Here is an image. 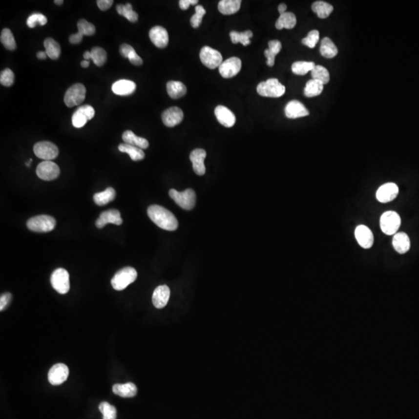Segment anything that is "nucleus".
Returning a JSON list of instances; mask_svg holds the SVG:
<instances>
[{
    "mask_svg": "<svg viewBox=\"0 0 419 419\" xmlns=\"http://www.w3.org/2000/svg\"><path fill=\"white\" fill-rule=\"evenodd\" d=\"M147 215L157 226L164 230H175L179 226L173 213L159 205H151L147 208Z\"/></svg>",
    "mask_w": 419,
    "mask_h": 419,
    "instance_id": "1",
    "label": "nucleus"
},
{
    "mask_svg": "<svg viewBox=\"0 0 419 419\" xmlns=\"http://www.w3.org/2000/svg\"><path fill=\"white\" fill-rule=\"evenodd\" d=\"M138 277V272L133 267H125L119 270L111 279V285L116 291H123Z\"/></svg>",
    "mask_w": 419,
    "mask_h": 419,
    "instance_id": "2",
    "label": "nucleus"
},
{
    "mask_svg": "<svg viewBox=\"0 0 419 419\" xmlns=\"http://www.w3.org/2000/svg\"><path fill=\"white\" fill-rule=\"evenodd\" d=\"M285 92V86L277 79H270L262 82L257 86V93L264 97L278 98L282 97Z\"/></svg>",
    "mask_w": 419,
    "mask_h": 419,
    "instance_id": "3",
    "label": "nucleus"
},
{
    "mask_svg": "<svg viewBox=\"0 0 419 419\" xmlns=\"http://www.w3.org/2000/svg\"><path fill=\"white\" fill-rule=\"evenodd\" d=\"M56 221L53 217L49 215H38L31 217L27 221V226L29 230L34 232H49L54 230Z\"/></svg>",
    "mask_w": 419,
    "mask_h": 419,
    "instance_id": "4",
    "label": "nucleus"
},
{
    "mask_svg": "<svg viewBox=\"0 0 419 419\" xmlns=\"http://www.w3.org/2000/svg\"><path fill=\"white\" fill-rule=\"evenodd\" d=\"M169 196L178 206L186 210L193 209L196 204V193L192 189H187L183 192H179L174 189H170Z\"/></svg>",
    "mask_w": 419,
    "mask_h": 419,
    "instance_id": "5",
    "label": "nucleus"
},
{
    "mask_svg": "<svg viewBox=\"0 0 419 419\" xmlns=\"http://www.w3.org/2000/svg\"><path fill=\"white\" fill-rule=\"evenodd\" d=\"M401 223L400 216L395 211H387L380 217V229L384 234L393 235L397 234Z\"/></svg>",
    "mask_w": 419,
    "mask_h": 419,
    "instance_id": "6",
    "label": "nucleus"
},
{
    "mask_svg": "<svg viewBox=\"0 0 419 419\" xmlns=\"http://www.w3.org/2000/svg\"><path fill=\"white\" fill-rule=\"evenodd\" d=\"M86 89L84 84H76L68 88L64 94V102L68 107L80 105L85 99Z\"/></svg>",
    "mask_w": 419,
    "mask_h": 419,
    "instance_id": "7",
    "label": "nucleus"
},
{
    "mask_svg": "<svg viewBox=\"0 0 419 419\" xmlns=\"http://www.w3.org/2000/svg\"><path fill=\"white\" fill-rule=\"evenodd\" d=\"M51 286L54 289L61 293L65 294L70 289L69 274L64 269H57L51 276Z\"/></svg>",
    "mask_w": 419,
    "mask_h": 419,
    "instance_id": "8",
    "label": "nucleus"
},
{
    "mask_svg": "<svg viewBox=\"0 0 419 419\" xmlns=\"http://www.w3.org/2000/svg\"><path fill=\"white\" fill-rule=\"evenodd\" d=\"M200 58L201 63L210 69H214L217 67L219 68L220 65L223 63V57L219 51L208 46L201 48Z\"/></svg>",
    "mask_w": 419,
    "mask_h": 419,
    "instance_id": "9",
    "label": "nucleus"
},
{
    "mask_svg": "<svg viewBox=\"0 0 419 419\" xmlns=\"http://www.w3.org/2000/svg\"><path fill=\"white\" fill-rule=\"evenodd\" d=\"M34 154L39 159L44 161H51L59 155V147L51 142H40L34 146Z\"/></svg>",
    "mask_w": 419,
    "mask_h": 419,
    "instance_id": "10",
    "label": "nucleus"
},
{
    "mask_svg": "<svg viewBox=\"0 0 419 419\" xmlns=\"http://www.w3.org/2000/svg\"><path fill=\"white\" fill-rule=\"evenodd\" d=\"M36 173L41 180L51 181L59 177L60 168L52 161H43L37 167Z\"/></svg>",
    "mask_w": 419,
    "mask_h": 419,
    "instance_id": "11",
    "label": "nucleus"
},
{
    "mask_svg": "<svg viewBox=\"0 0 419 419\" xmlns=\"http://www.w3.org/2000/svg\"><path fill=\"white\" fill-rule=\"evenodd\" d=\"M94 116L95 110L93 106L89 105L80 106L72 115V125L76 128H81L87 123V121L93 119Z\"/></svg>",
    "mask_w": 419,
    "mask_h": 419,
    "instance_id": "12",
    "label": "nucleus"
},
{
    "mask_svg": "<svg viewBox=\"0 0 419 419\" xmlns=\"http://www.w3.org/2000/svg\"><path fill=\"white\" fill-rule=\"evenodd\" d=\"M242 68L241 59L232 57L227 59L219 66V72L221 76L225 79H230L239 73Z\"/></svg>",
    "mask_w": 419,
    "mask_h": 419,
    "instance_id": "13",
    "label": "nucleus"
},
{
    "mask_svg": "<svg viewBox=\"0 0 419 419\" xmlns=\"http://www.w3.org/2000/svg\"><path fill=\"white\" fill-rule=\"evenodd\" d=\"M69 370L68 366L63 363H58L51 367L48 373V380L52 385H60L66 381Z\"/></svg>",
    "mask_w": 419,
    "mask_h": 419,
    "instance_id": "14",
    "label": "nucleus"
},
{
    "mask_svg": "<svg viewBox=\"0 0 419 419\" xmlns=\"http://www.w3.org/2000/svg\"><path fill=\"white\" fill-rule=\"evenodd\" d=\"M123 223L121 213L116 209H110L100 213V217L96 221V226L98 229H103L107 224L121 225Z\"/></svg>",
    "mask_w": 419,
    "mask_h": 419,
    "instance_id": "15",
    "label": "nucleus"
},
{
    "mask_svg": "<svg viewBox=\"0 0 419 419\" xmlns=\"http://www.w3.org/2000/svg\"><path fill=\"white\" fill-rule=\"evenodd\" d=\"M399 193V188L394 183L383 184L377 192V199L380 203H389L396 198Z\"/></svg>",
    "mask_w": 419,
    "mask_h": 419,
    "instance_id": "16",
    "label": "nucleus"
},
{
    "mask_svg": "<svg viewBox=\"0 0 419 419\" xmlns=\"http://www.w3.org/2000/svg\"><path fill=\"white\" fill-rule=\"evenodd\" d=\"M184 114L180 108L176 106L168 108L162 114L163 124L168 127H173L183 121Z\"/></svg>",
    "mask_w": 419,
    "mask_h": 419,
    "instance_id": "17",
    "label": "nucleus"
},
{
    "mask_svg": "<svg viewBox=\"0 0 419 419\" xmlns=\"http://www.w3.org/2000/svg\"><path fill=\"white\" fill-rule=\"evenodd\" d=\"M206 151L202 148L193 150L189 155V159L193 163V168L195 173L198 176H204L206 172V167L204 160L206 159Z\"/></svg>",
    "mask_w": 419,
    "mask_h": 419,
    "instance_id": "18",
    "label": "nucleus"
},
{
    "mask_svg": "<svg viewBox=\"0 0 419 419\" xmlns=\"http://www.w3.org/2000/svg\"><path fill=\"white\" fill-rule=\"evenodd\" d=\"M355 236L359 246L363 249H370L374 245V234L368 227L365 225L357 226Z\"/></svg>",
    "mask_w": 419,
    "mask_h": 419,
    "instance_id": "19",
    "label": "nucleus"
},
{
    "mask_svg": "<svg viewBox=\"0 0 419 419\" xmlns=\"http://www.w3.org/2000/svg\"><path fill=\"white\" fill-rule=\"evenodd\" d=\"M286 117L290 119H296L300 117H307L309 115V111L302 103L297 100H292L288 103L286 106L285 110Z\"/></svg>",
    "mask_w": 419,
    "mask_h": 419,
    "instance_id": "20",
    "label": "nucleus"
},
{
    "mask_svg": "<svg viewBox=\"0 0 419 419\" xmlns=\"http://www.w3.org/2000/svg\"><path fill=\"white\" fill-rule=\"evenodd\" d=\"M151 42L159 48L167 47L168 43V34L164 27L160 26L152 27L149 31Z\"/></svg>",
    "mask_w": 419,
    "mask_h": 419,
    "instance_id": "21",
    "label": "nucleus"
},
{
    "mask_svg": "<svg viewBox=\"0 0 419 419\" xmlns=\"http://www.w3.org/2000/svg\"><path fill=\"white\" fill-rule=\"evenodd\" d=\"M217 121L225 127H231L234 126L236 121V117L231 110H229L225 106H217L214 110Z\"/></svg>",
    "mask_w": 419,
    "mask_h": 419,
    "instance_id": "22",
    "label": "nucleus"
},
{
    "mask_svg": "<svg viewBox=\"0 0 419 419\" xmlns=\"http://www.w3.org/2000/svg\"><path fill=\"white\" fill-rule=\"evenodd\" d=\"M170 290L168 286L162 285L157 287L152 295V303L158 309L165 308L169 300Z\"/></svg>",
    "mask_w": 419,
    "mask_h": 419,
    "instance_id": "23",
    "label": "nucleus"
},
{
    "mask_svg": "<svg viewBox=\"0 0 419 419\" xmlns=\"http://www.w3.org/2000/svg\"><path fill=\"white\" fill-rule=\"evenodd\" d=\"M135 89L136 84L130 80H118L112 85L113 93L118 96H130L135 92Z\"/></svg>",
    "mask_w": 419,
    "mask_h": 419,
    "instance_id": "24",
    "label": "nucleus"
},
{
    "mask_svg": "<svg viewBox=\"0 0 419 419\" xmlns=\"http://www.w3.org/2000/svg\"><path fill=\"white\" fill-rule=\"evenodd\" d=\"M393 246L399 254H405L411 248V241L408 234L404 232L397 233L393 238Z\"/></svg>",
    "mask_w": 419,
    "mask_h": 419,
    "instance_id": "25",
    "label": "nucleus"
},
{
    "mask_svg": "<svg viewBox=\"0 0 419 419\" xmlns=\"http://www.w3.org/2000/svg\"><path fill=\"white\" fill-rule=\"evenodd\" d=\"M122 138L125 144L130 145L139 147L141 149H147L149 143L146 138H141L137 136L136 134L132 132L131 130H126L122 135Z\"/></svg>",
    "mask_w": 419,
    "mask_h": 419,
    "instance_id": "26",
    "label": "nucleus"
},
{
    "mask_svg": "<svg viewBox=\"0 0 419 419\" xmlns=\"http://www.w3.org/2000/svg\"><path fill=\"white\" fill-rule=\"evenodd\" d=\"M113 392L122 398H133L137 395L138 389L133 383H126L125 384L117 383L113 386Z\"/></svg>",
    "mask_w": 419,
    "mask_h": 419,
    "instance_id": "27",
    "label": "nucleus"
},
{
    "mask_svg": "<svg viewBox=\"0 0 419 419\" xmlns=\"http://www.w3.org/2000/svg\"><path fill=\"white\" fill-rule=\"evenodd\" d=\"M241 3V0H221L218 3V10L224 15H231L240 10Z\"/></svg>",
    "mask_w": 419,
    "mask_h": 419,
    "instance_id": "28",
    "label": "nucleus"
},
{
    "mask_svg": "<svg viewBox=\"0 0 419 419\" xmlns=\"http://www.w3.org/2000/svg\"><path fill=\"white\" fill-rule=\"evenodd\" d=\"M167 93L172 99H180L187 93V87L181 82L169 81L167 85Z\"/></svg>",
    "mask_w": 419,
    "mask_h": 419,
    "instance_id": "29",
    "label": "nucleus"
},
{
    "mask_svg": "<svg viewBox=\"0 0 419 419\" xmlns=\"http://www.w3.org/2000/svg\"><path fill=\"white\" fill-rule=\"evenodd\" d=\"M116 196L115 189L112 187H108L105 190L100 193H95L93 196V200L95 204H97L99 206H104L108 203L111 202Z\"/></svg>",
    "mask_w": 419,
    "mask_h": 419,
    "instance_id": "30",
    "label": "nucleus"
},
{
    "mask_svg": "<svg viewBox=\"0 0 419 419\" xmlns=\"http://www.w3.org/2000/svg\"><path fill=\"white\" fill-rule=\"evenodd\" d=\"M269 48L265 51V56L267 59V64L272 67L275 64V58L279 53L282 48V43L279 41H270L269 42Z\"/></svg>",
    "mask_w": 419,
    "mask_h": 419,
    "instance_id": "31",
    "label": "nucleus"
},
{
    "mask_svg": "<svg viewBox=\"0 0 419 419\" xmlns=\"http://www.w3.org/2000/svg\"><path fill=\"white\" fill-rule=\"evenodd\" d=\"M296 24V18L294 14L291 12H286L285 14L279 16L276 22V27L278 30L282 29H293Z\"/></svg>",
    "mask_w": 419,
    "mask_h": 419,
    "instance_id": "32",
    "label": "nucleus"
},
{
    "mask_svg": "<svg viewBox=\"0 0 419 419\" xmlns=\"http://www.w3.org/2000/svg\"><path fill=\"white\" fill-rule=\"evenodd\" d=\"M320 52L326 59H333L338 54V48L330 38H325L321 41Z\"/></svg>",
    "mask_w": 419,
    "mask_h": 419,
    "instance_id": "33",
    "label": "nucleus"
},
{
    "mask_svg": "<svg viewBox=\"0 0 419 419\" xmlns=\"http://www.w3.org/2000/svg\"><path fill=\"white\" fill-rule=\"evenodd\" d=\"M118 149L123 153L128 154L130 159H132L133 161L142 160L146 156L143 150L141 149L139 147H135V146L127 145V144H121L118 146Z\"/></svg>",
    "mask_w": 419,
    "mask_h": 419,
    "instance_id": "34",
    "label": "nucleus"
},
{
    "mask_svg": "<svg viewBox=\"0 0 419 419\" xmlns=\"http://www.w3.org/2000/svg\"><path fill=\"white\" fill-rule=\"evenodd\" d=\"M43 45L45 47L46 53L50 59L52 60L59 59L61 55V47L56 41L54 40L53 38H46Z\"/></svg>",
    "mask_w": 419,
    "mask_h": 419,
    "instance_id": "35",
    "label": "nucleus"
},
{
    "mask_svg": "<svg viewBox=\"0 0 419 419\" xmlns=\"http://www.w3.org/2000/svg\"><path fill=\"white\" fill-rule=\"evenodd\" d=\"M312 9L321 19H325L329 17L333 11V6L324 1H316L314 2L312 4Z\"/></svg>",
    "mask_w": 419,
    "mask_h": 419,
    "instance_id": "36",
    "label": "nucleus"
},
{
    "mask_svg": "<svg viewBox=\"0 0 419 419\" xmlns=\"http://www.w3.org/2000/svg\"><path fill=\"white\" fill-rule=\"evenodd\" d=\"M324 89V84L318 80H309L307 83L306 86L304 88V95L308 97H317L322 93Z\"/></svg>",
    "mask_w": 419,
    "mask_h": 419,
    "instance_id": "37",
    "label": "nucleus"
},
{
    "mask_svg": "<svg viewBox=\"0 0 419 419\" xmlns=\"http://www.w3.org/2000/svg\"><path fill=\"white\" fill-rule=\"evenodd\" d=\"M117 11L121 16H123L131 23H135L138 20V14L133 10L132 5L126 3L120 4L117 6Z\"/></svg>",
    "mask_w": 419,
    "mask_h": 419,
    "instance_id": "38",
    "label": "nucleus"
},
{
    "mask_svg": "<svg viewBox=\"0 0 419 419\" xmlns=\"http://www.w3.org/2000/svg\"><path fill=\"white\" fill-rule=\"evenodd\" d=\"M253 34L251 30H246L244 32L231 31L230 33V38L233 43H241L242 45L247 46L251 43L250 38H252Z\"/></svg>",
    "mask_w": 419,
    "mask_h": 419,
    "instance_id": "39",
    "label": "nucleus"
},
{
    "mask_svg": "<svg viewBox=\"0 0 419 419\" xmlns=\"http://www.w3.org/2000/svg\"><path fill=\"white\" fill-rule=\"evenodd\" d=\"M316 64L312 62H302L299 61L292 64V72L298 76H304L308 72H312Z\"/></svg>",
    "mask_w": 419,
    "mask_h": 419,
    "instance_id": "40",
    "label": "nucleus"
},
{
    "mask_svg": "<svg viewBox=\"0 0 419 419\" xmlns=\"http://www.w3.org/2000/svg\"><path fill=\"white\" fill-rule=\"evenodd\" d=\"M0 41H1L2 45L6 47V49L14 51L17 48L15 38H14V34L10 29L5 28L2 30L1 36H0Z\"/></svg>",
    "mask_w": 419,
    "mask_h": 419,
    "instance_id": "41",
    "label": "nucleus"
},
{
    "mask_svg": "<svg viewBox=\"0 0 419 419\" xmlns=\"http://www.w3.org/2000/svg\"><path fill=\"white\" fill-rule=\"evenodd\" d=\"M91 52V59L93 60V63L99 67H102L104 64L106 63V59H107V55L104 48L100 47H93Z\"/></svg>",
    "mask_w": 419,
    "mask_h": 419,
    "instance_id": "42",
    "label": "nucleus"
},
{
    "mask_svg": "<svg viewBox=\"0 0 419 419\" xmlns=\"http://www.w3.org/2000/svg\"><path fill=\"white\" fill-rule=\"evenodd\" d=\"M312 76L313 80H318L324 85L329 84L330 80L329 71L322 65H315L312 71Z\"/></svg>",
    "mask_w": 419,
    "mask_h": 419,
    "instance_id": "43",
    "label": "nucleus"
},
{
    "mask_svg": "<svg viewBox=\"0 0 419 419\" xmlns=\"http://www.w3.org/2000/svg\"><path fill=\"white\" fill-rule=\"evenodd\" d=\"M99 409L102 413L104 419H117V409L108 402L100 403Z\"/></svg>",
    "mask_w": 419,
    "mask_h": 419,
    "instance_id": "44",
    "label": "nucleus"
},
{
    "mask_svg": "<svg viewBox=\"0 0 419 419\" xmlns=\"http://www.w3.org/2000/svg\"><path fill=\"white\" fill-rule=\"evenodd\" d=\"M77 27L79 33L83 34L84 36H93L96 32V27L94 25L84 19L80 20L78 22Z\"/></svg>",
    "mask_w": 419,
    "mask_h": 419,
    "instance_id": "45",
    "label": "nucleus"
},
{
    "mask_svg": "<svg viewBox=\"0 0 419 419\" xmlns=\"http://www.w3.org/2000/svg\"><path fill=\"white\" fill-rule=\"evenodd\" d=\"M47 23V17L42 14H34L27 18V25L30 28H34L38 25L44 26Z\"/></svg>",
    "mask_w": 419,
    "mask_h": 419,
    "instance_id": "46",
    "label": "nucleus"
},
{
    "mask_svg": "<svg viewBox=\"0 0 419 419\" xmlns=\"http://www.w3.org/2000/svg\"><path fill=\"white\" fill-rule=\"evenodd\" d=\"M195 11L196 13L194 15L191 17L190 23L193 28H198L202 23L203 17L206 14V10L201 5H197L195 8Z\"/></svg>",
    "mask_w": 419,
    "mask_h": 419,
    "instance_id": "47",
    "label": "nucleus"
},
{
    "mask_svg": "<svg viewBox=\"0 0 419 419\" xmlns=\"http://www.w3.org/2000/svg\"><path fill=\"white\" fill-rule=\"evenodd\" d=\"M15 76L14 73L10 68H6L0 74V84L4 86H11L14 83Z\"/></svg>",
    "mask_w": 419,
    "mask_h": 419,
    "instance_id": "48",
    "label": "nucleus"
},
{
    "mask_svg": "<svg viewBox=\"0 0 419 419\" xmlns=\"http://www.w3.org/2000/svg\"><path fill=\"white\" fill-rule=\"evenodd\" d=\"M319 31L317 30H313L308 33V36L304 38L302 43L304 45L308 46L310 48H314L315 47L317 42L319 41Z\"/></svg>",
    "mask_w": 419,
    "mask_h": 419,
    "instance_id": "49",
    "label": "nucleus"
},
{
    "mask_svg": "<svg viewBox=\"0 0 419 419\" xmlns=\"http://www.w3.org/2000/svg\"><path fill=\"white\" fill-rule=\"evenodd\" d=\"M134 51H135L134 47L130 46V44H127V43H123L120 47V54H121V56H123L126 59H128L129 55L132 53Z\"/></svg>",
    "mask_w": 419,
    "mask_h": 419,
    "instance_id": "50",
    "label": "nucleus"
},
{
    "mask_svg": "<svg viewBox=\"0 0 419 419\" xmlns=\"http://www.w3.org/2000/svg\"><path fill=\"white\" fill-rule=\"evenodd\" d=\"M12 294L10 293H6L2 294L0 297V311L2 312L6 309V307L9 305L11 301Z\"/></svg>",
    "mask_w": 419,
    "mask_h": 419,
    "instance_id": "51",
    "label": "nucleus"
},
{
    "mask_svg": "<svg viewBox=\"0 0 419 419\" xmlns=\"http://www.w3.org/2000/svg\"><path fill=\"white\" fill-rule=\"evenodd\" d=\"M128 59L130 63L134 64V65H142L143 64V61H142V58L139 55H138L135 51H133L132 53L129 55Z\"/></svg>",
    "mask_w": 419,
    "mask_h": 419,
    "instance_id": "52",
    "label": "nucleus"
},
{
    "mask_svg": "<svg viewBox=\"0 0 419 419\" xmlns=\"http://www.w3.org/2000/svg\"><path fill=\"white\" fill-rule=\"evenodd\" d=\"M97 3L100 10L106 11L109 8L111 7L113 1V0H98Z\"/></svg>",
    "mask_w": 419,
    "mask_h": 419,
    "instance_id": "53",
    "label": "nucleus"
},
{
    "mask_svg": "<svg viewBox=\"0 0 419 419\" xmlns=\"http://www.w3.org/2000/svg\"><path fill=\"white\" fill-rule=\"evenodd\" d=\"M197 3H198L197 0H180L179 2L180 7L183 10H187L190 5H196Z\"/></svg>",
    "mask_w": 419,
    "mask_h": 419,
    "instance_id": "54",
    "label": "nucleus"
},
{
    "mask_svg": "<svg viewBox=\"0 0 419 419\" xmlns=\"http://www.w3.org/2000/svg\"><path fill=\"white\" fill-rule=\"evenodd\" d=\"M83 38H84V35L78 32L77 34L70 35L69 42L72 44H78V43H81Z\"/></svg>",
    "mask_w": 419,
    "mask_h": 419,
    "instance_id": "55",
    "label": "nucleus"
},
{
    "mask_svg": "<svg viewBox=\"0 0 419 419\" xmlns=\"http://www.w3.org/2000/svg\"><path fill=\"white\" fill-rule=\"evenodd\" d=\"M286 10H287V5L285 3L279 4V6H278V11H279L280 15L285 14Z\"/></svg>",
    "mask_w": 419,
    "mask_h": 419,
    "instance_id": "56",
    "label": "nucleus"
},
{
    "mask_svg": "<svg viewBox=\"0 0 419 419\" xmlns=\"http://www.w3.org/2000/svg\"><path fill=\"white\" fill-rule=\"evenodd\" d=\"M47 57L48 56H47L46 51L45 52H44V51H39V52H38V54H37V58H38V59L44 60V59H47Z\"/></svg>",
    "mask_w": 419,
    "mask_h": 419,
    "instance_id": "57",
    "label": "nucleus"
},
{
    "mask_svg": "<svg viewBox=\"0 0 419 419\" xmlns=\"http://www.w3.org/2000/svg\"><path fill=\"white\" fill-rule=\"evenodd\" d=\"M89 61L84 60V61H83V62H82V63H81V66L83 67V68H88V67H89Z\"/></svg>",
    "mask_w": 419,
    "mask_h": 419,
    "instance_id": "58",
    "label": "nucleus"
},
{
    "mask_svg": "<svg viewBox=\"0 0 419 419\" xmlns=\"http://www.w3.org/2000/svg\"><path fill=\"white\" fill-rule=\"evenodd\" d=\"M84 59L85 60L88 61L89 59H91V52L89 51H85V53L84 54Z\"/></svg>",
    "mask_w": 419,
    "mask_h": 419,
    "instance_id": "59",
    "label": "nucleus"
},
{
    "mask_svg": "<svg viewBox=\"0 0 419 419\" xmlns=\"http://www.w3.org/2000/svg\"><path fill=\"white\" fill-rule=\"evenodd\" d=\"M55 3L58 6H62L64 3V1L63 0H55Z\"/></svg>",
    "mask_w": 419,
    "mask_h": 419,
    "instance_id": "60",
    "label": "nucleus"
},
{
    "mask_svg": "<svg viewBox=\"0 0 419 419\" xmlns=\"http://www.w3.org/2000/svg\"><path fill=\"white\" fill-rule=\"evenodd\" d=\"M31 162H32V159H30V160H29V162H27V163H26V166H27V167H30V163H31Z\"/></svg>",
    "mask_w": 419,
    "mask_h": 419,
    "instance_id": "61",
    "label": "nucleus"
}]
</instances>
